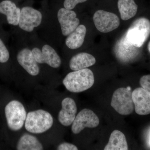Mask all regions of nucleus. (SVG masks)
Here are the masks:
<instances>
[{"instance_id":"f257e3e1","label":"nucleus","mask_w":150,"mask_h":150,"mask_svg":"<svg viewBox=\"0 0 150 150\" xmlns=\"http://www.w3.org/2000/svg\"><path fill=\"white\" fill-rule=\"evenodd\" d=\"M63 83L69 91L78 93L91 88L94 83V77L91 70L86 68L69 73Z\"/></svg>"},{"instance_id":"f03ea898","label":"nucleus","mask_w":150,"mask_h":150,"mask_svg":"<svg viewBox=\"0 0 150 150\" xmlns=\"http://www.w3.org/2000/svg\"><path fill=\"white\" fill-rule=\"evenodd\" d=\"M4 114L7 126L10 131H19L24 125L26 112L21 102L13 100L8 102L4 108Z\"/></svg>"},{"instance_id":"7ed1b4c3","label":"nucleus","mask_w":150,"mask_h":150,"mask_svg":"<svg viewBox=\"0 0 150 150\" xmlns=\"http://www.w3.org/2000/svg\"><path fill=\"white\" fill-rule=\"evenodd\" d=\"M53 123L54 119L51 114L48 111L40 109L28 113L25 127L30 133L40 134L51 129Z\"/></svg>"},{"instance_id":"20e7f679","label":"nucleus","mask_w":150,"mask_h":150,"mask_svg":"<svg viewBox=\"0 0 150 150\" xmlns=\"http://www.w3.org/2000/svg\"><path fill=\"white\" fill-rule=\"evenodd\" d=\"M150 35V21L145 17L134 21L129 28L126 38L129 43L137 48H141Z\"/></svg>"},{"instance_id":"39448f33","label":"nucleus","mask_w":150,"mask_h":150,"mask_svg":"<svg viewBox=\"0 0 150 150\" xmlns=\"http://www.w3.org/2000/svg\"><path fill=\"white\" fill-rule=\"evenodd\" d=\"M31 51L38 64H46L57 69L61 66L62 60L53 46L47 43L33 46Z\"/></svg>"},{"instance_id":"423d86ee","label":"nucleus","mask_w":150,"mask_h":150,"mask_svg":"<svg viewBox=\"0 0 150 150\" xmlns=\"http://www.w3.org/2000/svg\"><path fill=\"white\" fill-rule=\"evenodd\" d=\"M110 105L121 115L131 114L134 110V105L130 87L116 89L112 95Z\"/></svg>"},{"instance_id":"0eeeda50","label":"nucleus","mask_w":150,"mask_h":150,"mask_svg":"<svg viewBox=\"0 0 150 150\" xmlns=\"http://www.w3.org/2000/svg\"><path fill=\"white\" fill-rule=\"evenodd\" d=\"M43 18V14L40 11L31 6H25L21 9L17 27L23 32L31 33L41 25Z\"/></svg>"},{"instance_id":"6e6552de","label":"nucleus","mask_w":150,"mask_h":150,"mask_svg":"<svg viewBox=\"0 0 150 150\" xmlns=\"http://www.w3.org/2000/svg\"><path fill=\"white\" fill-rule=\"evenodd\" d=\"M93 21L97 29L100 32L107 33L119 27L120 19L115 13L102 10L94 14Z\"/></svg>"},{"instance_id":"1a4fd4ad","label":"nucleus","mask_w":150,"mask_h":150,"mask_svg":"<svg viewBox=\"0 0 150 150\" xmlns=\"http://www.w3.org/2000/svg\"><path fill=\"white\" fill-rule=\"evenodd\" d=\"M56 14L63 36L67 37L80 25L79 19L77 17L76 12L72 10L62 8L59 9Z\"/></svg>"},{"instance_id":"9d476101","label":"nucleus","mask_w":150,"mask_h":150,"mask_svg":"<svg viewBox=\"0 0 150 150\" xmlns=\"http://www.w3.org/2000/svg\"><path fill=\"white\" fill-rule=\"evenodd\" d=\"M16 54L17 62L29 75L36 76L39 74L40 69L30 47L21 46Z\"/></svg>"},{"instance_id":"9b49d317","label":"nucleus","mask_w":150,"mask_h":150,"mask_svg":"<svg viewBox=\"0 0 150 150\" xmlns=\"http://www.w3.org/2000/svg\"><path fill=\"white\" fill-rule=\"evenodd\" d=\"M99 124V119L97 115L92 110L84 108L75 118L71 130L74 134H77L85 128H96Z\"/></svg>"},{"instance_id":"f8f14e48","label":"nucleus","mask_w":150,"mask_h":150,"mask_svg":"<svg viewBox=\"0 0 150 150\" xmlns=\"http://www.w3.org/2000/svg\"><path fill=\"white\" fill-rule=\"evenodd\" d=\"M20 8L11 0H4L0 2V22H5L9 25L17 27L20 16Z\"/></svg>"},{"instance_id":"ddd939ff","label":"nucleus","mask_w":150,"mask_h":150,"mask_svg":"<svg viewBox=\"0 0 150 150\" xmlns=\"http://www.w3.org/2000/svg\"><path fill=\"white\" fill-rule=\"evenodd\" d=\"M134 108L137 114L147 115L150 114V93L143 88H138L132 92Z\"/></svg>"},{"instance_id":"4468645a","label":"nucleus","mask_w":150,"mask_h":150,"mask_svg":"<svg viewBox=\"0 0 150 150\" xmlns=\"http://www.w3.org/2000/svg\"><path fill=\"white\" fill-rule=\"evenodd\" d=\"M62 105L58 116L59 121L64 126H69L74 121L77 111L76 102L72 98H66L62 100Z\"/></svg>"},{"instance_id":"2eb2a0df","label":"nucleus","mask_w":150,"mask_h":150,"mask_svg":"<svg viewBox=\"0 0 150 150\" xmlns=\"http://www.w3.org/2000/svg\"><path fill=\"white\" fill-rule=\"evenodd\" d=\"M96 62V59L91 54L81 52L73 56L70 61L69 67L73 71H78L91 67Z\"/></svg>"},{"instance_id":"dca6fc26","label":"nucleus","mask_w":150,"mask_h":150,"mask_svg":"<svg viewBox=\"0 0 150 150\" xmlns=\"http://www.w3.org/2000/svg\"><path fill=\"white\" fill-rule=\"evenodd\" d=\"M86 28L84 25H79L74 30L67 36L65 44L67 47L72 50L80 48L84 41Z\"/></svg>"},{"instance_id":"f3484780","label":"nucleus","mask_w":150,"mask_h":150,"mask_svg":"<svg viewBox=\"0 0 150 150\" xmlns=\"http://www.w3.org/2000/svg\"><path fill=\"white\" fill-rule=\"evenodd\" d=\"M104 150H127L128 144L124 134L118 130H114L110 134L109 141Z\"/></svg>"},{"instance_id":"a211bd4d","label":"nucleus","mask_w":150,"mask_h":150,"mask_svg":"<svg viewBox=\"0 0 150 150\" xmlns=\"http://www.w3.org/2000/svg\"><path fill=\"white\" fill-rule=\"evenodd\" d=\"M18 150H42L43 146L36 137L28 134L21 137L16 145Z\"/></svg>"},{"instance_id":"6ab92c4d","label":"nucleus","mask_w":150,"mask_h":150,"mask_svg":"<svg viewBox=\"0 0 150 150\" xmlns=\"http://www.w3.org/2000/svg\"><path fill=\"white\" fill-rule=\"evenodd\" d=\"M118 7L121 18L123 21L134 17L138 10V6L134 0H118Z\"/></svg>"},{"instance_id":"aec40b11","label":"nucleus","mask_w":150,"mask_h":150,"mask_svg":"<svg viewBox=\"0 0 150 150\" xmlns=\"http://www.w3.org/2000/svg\"><path fill=\"white\" fill-rule=\"evenodd\" d=\"M0 22V66L9 63L11 59L10 48L7 43V37Z\"/></svg>"},{"instance_id":"412c9836","label":"nucleus","mask_w":150,"mask_h":150,"mask_svg":"<svg viewBox=\"0 0 150 150\" xmlns=\"http://www.w3.org/2000/svg\"><path fill=\"white\" fill-rule=\"evenodd\" d=\"M88 0H64V6L68 10H73L77 5L86 1Z\"/></svg>"},{"instance_id":"4be33fe9","label":"nucleus","mask_w":150,"mask_h":150,"mask_svg":"<svg viewBox=\"0 0 150 150\" xmlns=\"http://www.w3.org/2000/svg\"><path fill=\"white\" fill-rule=\"evenodd\" d=\"M140 84L143 88L150 93V75L143 76L140 79Z\"/></svg>"},{"instance_id":"5701e85b","label":"nucleus","mask_w":150,"mask_h":150,"mask_svg":"<svg viewBox=\"0 0 150 150\" xmlns=\"http://www.w3.org/2000/svg\"><path fill=\"white\" fill-rule=\"evenodd\" d=\"M58 150H77L78 148L75 145L70 143H63L59 145L57 149Z\"/></svg>"},{"instance_id":"b1692460","label":"nucleus","mask_w":150,"mask_h":150,"mask_svg":"<svg viewBox=\"0 0 150 150\" xmlns=\"http://www.w3.org/2000/svg\"><path fill=\"white\" fill-rule=\"evenodd\" d=\"M148 50H149V52L150 54V41H149V43H148Z\"/></svg>"}]
</instances>
